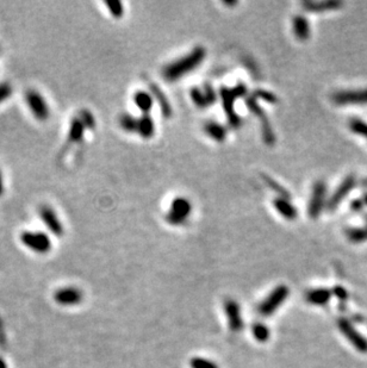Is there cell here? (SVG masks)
Returning <instances> with one entry per match:
<instances>
[{
    "label": "cell",
    "mask_w": 367,
    "mask_h": 368,
    "mask_svg": "<svg viewBox=\"0 0 367 368\" xmlns=\"http://www.w3.org/2000/svg\"><path fill=\"white\" fill-rule=\"evenodd\" d=\"M206 56V50L203 47H196L180 59L173 61L163 68V75L167 81H175L181 79L184 75L195 71L203 62Z\"/></svg>",
    "instance_id": "obj_1"
},
{
    "label": "cell",
    "mask_w": 367,
    "mask_h": 368,
    "mask_svg": "<svg viewBox=\"0 0 367 368\" xmlns=\"http://www.w3.org/2000/svg\"><path fill=\"white\" fill-rule=\"evenodd\" d=\"M19 240L29 250L40 255L48 254L53 248V242L44 231L25 230L19 235Z\"/></svg>",
    "instance_id": "obj_2"
},
{
    "label": "cell",
    "mask_w": 367,
    "mask_h": 368,
    "mask_svg": "<svg viewBox=\"0 0 367 368\" xmlns=\"http://www.w3.org/2000/svg\"><path fill=\"white\" fill-rule=\"evenodd\" d=\"M24 98L29 111L34 116V118L40 122H45L50 118V109H49L47 100L37 89L29 88L25 92Z\"/></svg>",
    "instance_id": "obj_3"
},
{
    "label": "cell",
    "mask_w": 367,
    "mask_h": 368,
    "mask_svg": "<svg viewBox=\"0 0 367 368\" xmlns=\"http://www.w3.org/2000/svg\"><path fill=\"white\" fill-rule=\"evenodd\" d=\"M288 295V288L285 285H279L267 295V298L259 305L258 312L264 317L272 316L284 303Z\"/></svg>",
    "instance_id": "obj_4"
},
{
    "label": "cell",
    "mask_w": 367,
    "mask_h": 368,
    "mask_svg": "<svg viewBox=\"0 0 367 368\" xmlns=\"http://www.w3.org/2000/svg\"><path fill=\"white\" fill-rule=\"evenodd\" d=\"M192 211V205L184 197H177L173 199L169 211L166 214V222L172 225H180L186 222L187 217Z\"/></svg>",
    "instance_id": "obj_5"
},
{
    "label": "cell",
    "mask_w": 367,
    "mask_h": 368,
    "mask_svg": "<svg viewBox=\"0 0 367 368\" xmlns=\"http://www.w3.org/2000/svg\"><path fill=\"white\" fill-rule=\"evenodd\" d=\"M39 217L41 222L45 225V228L50 231L54 236L62 237L65 234V227L60 217L57 216L56 211L49 205H41L39 207Z\"/></svg>",
    "instance_id": "obj_6"
},
{
    "label": "cell",
    "mask_w": 367,
    "mask_h": 368,
    "mask_svg": "<svg viewBox=\"0 0 367 368\" xmlns=\"http://www.w3.org/2000/svg\"><path fill=\"white\" fill-rule=\"evenodd\" d=\"M326 185L323 180H319L315 182L313 187V193H311L310 202L308 205V214L311 218H317L322 212L323 206L326 203Z\"/></svg>",
    "instance_id": "obj_7"
},
{
    "label": "cell",
    "mask_w": 367,
    "mask_h": 368,
    "mask_svg": "<svg viewBox=\"0 0 367 368\" xmlns=\"http://www.w3.org/2000/svg\"><path fill=\"white\" fill-rule=\"evenodd\" d=\"M219 97H221L222 100V107H223L225 115H227V120L228 123L231 127L234 129H238V127L241 125V118L240 116L235 112V109H234V104H235V97H234L233 92H231V88L229 87H221L219 89Z\"/></svg>",
    "instance_id": "obj_8"
},
{
    "label": "cell",
    "mask_w": 367,
    "mask_h": 368,
    "mask_svg": "<svg viewBox=\"0 0 367 368\" xmlns=\"http://www.w3.org/2000/svg\"><path fill=\"white\" fill-rule=\"evenodd\" d=\"M337 326L343 336L348 338V341L361 353H367V340L354 328L353 324L346 318H340L337 321Z\"/></svg>",
    "instance_id": "obj_9"
},
{
    "label": "cell",
    "mask_w": 367,
    "mask_h": 368,
    "mask_svg": "<svg viewBox=\"0 0 367 368\" xmlns=\"http://www.w3.org/2000/svg\"><path fill=\"white\" fill-rule=\"evenodd\" d=\"M331 100L337 105L349 104H367V88L364 89H343L331 95Z\"/></svg>",
    "instance_id": "obj_10"
},
{
    "label": "cell",
    "mask_w": 367,
    "mask_h": 368,
    "mask_svg": "<svg viewBox=\"0 0 367 368\" xmlns=\"http://www.w3.org/2000/svg\"><path fill=\"white\" fill-rule=\"evenodd\" d=\"M355 182H357V180H355L354 175H347L346 178L343 179L342 182L339 185V187L334 191V193L331 194L328 203H326V208H328L330 212H333L335 208L343 202V199L351 193V191L353 190L355 186Z\"/></svg>",
    "instance_id": "obj_11"
},
{
    "label": "cell",
    "mask_w": 367,
    "mask_h": 368,
    "mask_svg": "<svg viewBox=\"0 0 367 368\" xmlns=\"http://www.w3.org/2000/svg\"><path fill=\"white\" fill-rule=\"evenodd\" d=\"M54 300L61 306H75L83 300V293L75 286H67L55 292Z\"/></svg>",
    "instance_id": "obj_12"
},
{
    "label": "cell",
    "mask_w": 367,
    "mask_h": 368,
    "mask_svg": "<svg viewBox=\"0 0 367 368\" xmlns=\"http://www.w3.org/2000/svg\"><path fill=\"white\" fill-rule=\"evenodd\" d=\"M224 310L228 317V323L231 331L239 332L244 329V320L241 317V311H240V305L236 300L234 299H225L224 301Z\"/></svg>",
    "instance_id": "obj_13"
},
{
    "label": "cell",
    "mask_w": 367,
    "mask_h": 368,
    "mask_svg": "<svg viewBox=\"0 0 367 368\" xmlns=\"http://www.w3.org/2000/svg\"><path fill=\"white\" fill-rule=\"evenodd\" d=\"M302 5L308 12L322 13L326 11L337 10L342 6L343 2L340 0H305Z\"/></svg>",
    "instance_id": "obj_14"
},
{
    "label": "cell",
    "mask_w": 367,
    "mask_h": 368,
    "mask_svg": "<svg viewBox=\"0 0 367 368\" xmlns=\"http://www.w3.org/2000/svg\"><path fill=\"white\" fill-rule=\"evenodd\" d=\"M85 131L86 127L83 126L82 121L79 120L78 116L72 118V121L69 122L68 126V132H67V144L72 146V144H78L80 142H82L83 137H85Z\"/></svg>",
    "instance_id": "obj_15"
},
{
    "label": "cell",
    "mask_w": 367,
    "mask_h": 368,
    "mask_svg": "<svg viewBox=\"0 0 367 368\" xmlns=\"http://www.w3.org/2000/svg\"><path fill=\"white\" fill-rule=\"evenodd\" d=\"M148 86H149L150 92H152L153 98L157 99V101L159 103V106H160V110H161V112H163V117L164 118L172 117V115H173L172 106H170L169 100L167 99V97L164 95L163 89L159 87L157 83L152 82V81H148Z\"/></svg>",
    "instance_id": "obj_16"
},
{
    "label": "cell",
    "mask_w": 367,
    "mask_h": 368,
    "mask_svg": "<svg viewBox=\"0 0 367 368\" xmlns=\"http://www.w3.org/2000/svg\"><path fill=\"white\" fill-rule=\"evenodd\" d=\"M273 205L276 207V210L278 211V213L282 214L287 221H294L297 218V216H298V211H297L296 206L288 199L278 197V198L274 199Z\"/></svg>",
    "instance_id": "obj_17"
},
{
    "label": "cell",
    "mask_w": 367,
    "mask_h": 368,
    "mask_svg": "<svg viewBox=\"0 0 367 368\" xmlns=\"http://www.w3.org/2000/svg\"><path fill=\"white\" fill-rule=\"evenodd\" d=\"M292 28L294 36L298 41L304 42L310 37V24H309V20L302 14H297V16L293 17Z\"/></svg>",
    "instance_id": "obj_18"
},
{
    "label": "cell",
    "mask_w": 367,
    "mask_h": 368,
    "mask_svg": "<svg viewBox=\"0 0 367 368\" xmlns=\"http://www.w3.org/2000/svg\"><path fill=\"white\" fill-rule=\"evenodd\" d=\"M333 292L328 288H315L309 291L305 295V299L308 303L313 304V305L323 306L330 300Z\"/></svg>",
    "instance_id": "obj_19"
},
{
    "label": "cell",
    "mask_w": 367,
    "mask_h": 368,
    "mask_svg": "<svg viewBox=\"0 0 367 368\" xmlns=\"http://www.w3.org/2000/svg\"><path fill=\"white\" fill-rule=\"evenodd\" d=\"M134 104L136 107L142 112L143 115H148L153 107V103H154V98L153 95L148 93L147 91H137L134 94Z\"/></svg>",
    "instance_id": "obj_20"
},
{
    "label": "cell",
    "mask_w": 367,
    "mask_h": 368,
    "mask_svg": "<svg viewBox=\"0 0 367 368\" xmlns=\"http://www.w3.org/2000/svg\"><path fill=\"white\" fill-rule=\"evenodd\" d=\"M204 131L210 138L216 142H223L227 137V127L217 122H206L204 125Z\"/></svg>",
    "instance_id": "obj_21"
},
{
    "label": "cell",
    "mask_w": 367,
    "mask_h": 368,
    "mask_svg": "<svg viewBox=\"0 0 367 368\" xmlns=\"http://www.w3.org/2000/svg\"><path fill=\"white\" fill-rule=\"evenodd\" d=\"M137 134L141 137L146 138H152L155 134V124L153 118L149 115H142L138 118V124H137Z\"/></svg>",
    "instance_id": "obj_22"
},
{
    "label": "cell",
    "mask_w": 367,
    "mask_h": 368,
    "mask_svg": "<svg viewBox=\"0 0 367 368\" xmlns=\"http://www.w3.org/2000/svg\"><path fill=\"white\" fill-rule=\"evenodd\" d=\"M137 124L138 118L134 117L130 114H122L120 116V126L122 127L125 132L132 134V132H137Z\"/></svg>",
    "instance_id": "obj_23"
},
{
    "label": "cell",
    "mask_w": 367,
    "mask_h": 368,
    "mask_svg": "<svg viewBox=\"0 0 367 368\" xmlns=\"http://www.w3.org/2000/svg\"><path fill=\"white\" fill-rule=\"evenodd\" d=\"M347 239L353 243H361L367 241V227L349 228L346 230Z\"/></svg>",
    "instance_id": "obj_24"
},
{
    "label": "cell",
    "mask_w": 367,
    "mask_h": 368,
    "mask_svg": "<svg viewBox=\"0 0 367 368\" xmlns=\"http://www.w3.org/2000/svg\"><path fill=\"white\" fill-rule=\"evenodd\" d=\"M262 179H264L265 184L267 185L268 187L271 188V190H273L274 192H276L278 196L280 197V198H285V199H290L291 194L287 192V190L283 186V185H280L279 182H277L276 180H274L273 178H271L270 175H266V174H262Z\"/></svg>",
    "instance_id": "obj_25"
},
{
    "label": "cell",
    "mask_w": 367,
    "mask_h": 368,
    "mask_svg": "<svg viewBox=\"0 0 367 368\" xmlns=\"http://www.w3.org/2000/svg\"><path fill=\"white\" fill-rule=\"evenodd\" d=\"M261 132H262V140L267 146H273L276 143V134L273 131L272 124L270 123L268 118L261 121Z\"/></svg>",
    "instance_id": "obj_26"
},
{
    "label": "cell",
    "mask_w": 367,
    "mask_h": 368,
    "mask_svg": "<svg viewBox=\"0 0 367 368\" xmlns=\"http://www.w3.org/2000/svg\"><path fill=\"white\" fill-rule=\"evenodd\" d=\"M245 105H247L248 110H249L254 116H256L260 121L267 118V116L265 114V110L259 105L258 101H256V99L253 95H248V97L245 98Z\"/></svg>",
    "instance_id": "obj_27"
},
{
    "label": "cell",
    "mask_w": 367,
    "mask_h": 368,
    "mask_svg": "<svg viewBox=\"0 0 367 368\" xmlns=\"http://www.w3.org/2000/svg\"><path fill=\"white\" fill-rule=\"evenodd\" d=\"M78 117L82 121L83 126L86 127V130H94L95 125H97V121H95L93 114L87 109H82L78 112Z\"/></svg>",
    "instance_id": "obj_28"
},
{
    "label": "cell",
    "mask_w": 367,
    "mask_h": 368,
    "mask_svg": "<svg viewBox=\"0 0 367 368\" xmlns=\"http://www.w3.org/2000/svg\"><path fill=\"white\" fill-rule=\"evenodd\" d=\"M252 331L254 337H255L259 342H261V343L270 338V330H268V328L264 323H260V322L254 323L252 327Z\"/></svg>",
    "instance_id": "obj_29"
},
{
    "label": "cell",
    "mask_w": 367,
    "mask_h": 368,
    "mask_svg": "<svg viewBox=\"0 0 367 368\" xmlns=\"http://www.w3.org/2000/svg\"><path fill=\"white\" fill-rule=\"evenodd\" d=\"M190 97H191V99H192L193 104H195L196 106H198L199 109H205V107L209 106L206 103V99H205L203 89H201L199 87L191 88Z\"/></svg>",
    "instance_id": "obj_30"
},
{
    "label": "cell",
    "mask_w": 367,
    "mask_h": 368,
    "mask_svg": "<svg viewBox=\"0 0 367 368\" xmlns=\"http://www.w3.org/2000/svg\"><path fill=\"white\" fill-rule=\"evenodd\" d=\"M349 129L354 132V134L363 136V137L367 138V123L364 121L358 120V118H353V120L349 121Z\"/></svg>",
    "instance_id": "obj_31"
},
{
    "label": "cell",
    "mask_w": 367,
    "mask_h": 368,
    "mask_svg": "<svg viewBox=\"0 0 367 368\" xmlns=\"http://www.w3.org/2000/svg\"><path fill=\"white\" fill-rule=\"evenodd\" d=\"M252 95L255 98V99H261V100L266 101V103H271V104L278 103V98H277V95L272 93V92L267 91V89H261V88L255 89Z\"/></svg>",
    "instance_id": "obj_32"
},
{
    "label": "cell",
    "mask_w": 367,
    "mask_h": 368,
    "mask_svg": "<svg viewBox=\"0 0 367 368\" xmlns=\"http://www.w3.org/2000/svg\"><path fill=\"white\" fill-rule=\"evenodd\" d=\"M105 6L114 18H121L124 14L123 2L121 1H105Z\"/></svg>",
    "instance_id": "obj_33"
},
{
    "label": "cell",
    "mask_w": 367,
    "mask_h": 368,
    "mask_svg": "<svg viewBox=\"0 0 367 368\" xmlns=\"http://www.w3.org/2000/svg\"><path fill=\"white\" fill-rule=\"evenodd\" d=\"M191 368H218L215 362L204 358H193L190 361Z\"/></svg>",
    "instance_id": "obj_34"
},
{
    "label": "cell",
    "mask_w": 367,
    "mask_h": 368,
    "mask_svg": "<svg viewBox=\"0 0 367 368\" xmlns=\"http://www.w3.org/2000/svg\"><path fill=\"white\" fill-rule=\"evenodd\" d=\"M13 94V87L10 82L7 81H2L0 82V104L5 103L11 98Z\"/></svg>",
    "instance_id": "obj_35"
},
{
    "label": "cell",
    "mask_w": 367,
    "mask_h": 368,
    "mask_svg": "<svg viewBox=\"0 0 367 368\" xmlns=\"http://www.w3.org/2000/svg\"><path fill=\"white\" fill-rule=\"evenodd\" d=\"M203 92L205 95V99H206V103L209 106H211L212 104H215L216 101H217L218 95L216 93L215 88H213L210 83H205L203 86Z\"/></svg>",
    "instance_id": "obj_36"
},
{
    "label": "cell",
    "mask_w": 367,
    "mask_h": 368,
    "mask_svg": "<svg viewBox=\"0 0 367 368\" xmlns=\"http://www.w3.org/2000/svg\"><path fill=\"white\" fill-rule=\"evenodd\" d=\"M231 92H233L234 97H235V99H239V98H247L248 95V91H247V86L245 85V83L240 82L238 83V85L235 86V87L231 88Z\"/></svg>",
    "instance_id": "obj_37"
},
{
    "label": "cell",
    "mask_w": 367,
    "mask_h": 368,
    "mask_svg": "<svg viewBox=\"0 0 367 368\" xmlns=\"http://www.w3.org/2000/svg\"><path fill=\"white\" fill-rule=\"evenodd\" d=\"M331 292H333V295H335V297H336L337 299H340L341 301L348 299V292H347V289L343 288L342 286H340V285L335 286V287L331 289Z\"/></svg>",
    "instance_id": "obj_38"
},
{
    "label": "cell",
    "mask_w": 367,
    "mask_h": 368,
    "mask_svg": "<svg viewBox=\"0 0 367 368\" xmlns=\"http://www.w3.org/2000/svg\"><path fill=\"white\" fill-rule=\"evenodd\" d=\"M364 205H365V203H364L363 199H354V201L351 203V208L354 212H359V211L363 210Z\"/></svg>",
    "instance_id": "obj_39"
},
{
    "label": "cell",
    "mask_w": 367,
    "mask_h": 368,
    "mask_svg": "<svg viewBox=\"0 0 367 368\" xmlns=\"http://www.w3.org/2000/svg\"><path fill=\"white\" fill-rule=\"evenodd\" d=\"M5 194V181H4V176H2V172L0 169V198Z\"/></svg>",
    "instance_id": "obj_40"
},
{
    "label": "cell",
    "mask_w": 367,
    "mask_h": 368,
    "mask_svg": "<svg viewBox=\"0 0 367 368\" xmlns=\"http://www.w3.org/2000/svg\"><path fill=\"white\" fill-rule=\"evenodd\" d=\"M0 368H8L6 361H5V359L1 358V356H0Z\"/></svg>",
    "instance_id": "obj_41"
},
{
    "label": "cell",
    "mask_w": 367,
    "mask_h": 368,
    "mask_svg": "<svg viewBox=\"0 0 367 368\" xmlns=\"http://www.w3.org/2000/svg\"><path fill=\"white\" fill-rule=\"evenodd\" d=\"M223 4L228 5V6H235V5H238V1H227V0H224Z\"/></svg>",
    "instance_id": "obj_42"
},
{
    "label": "cell",
    "mask_w": 367,
    "mask_h": 368,
    "mask_svg": "<svg viewBox=\"0 0 367 368\" xmlns=\"http://www.w3.org/2000/svg\"><path fill=\"white\" fill-rule=\"evenodd\" d=\"M363 201H364V203H365V204L367 205V193H365V196H364V199H363Z\"/></svg>",
    "instance_id": "obj_43"
},
{
    "label": "cell",
    "mask_w": 367,
    "mask_h": 368,
    "mask_svg": "<svg viewBox=\"0 0 367 368\" xmlns=\"http://www.w3.org/2000/svg\"><path fill=\"white\" fill-rule=\"evenodd\" d=\"M365 218H366V221H367V214H366V216H365Z\"/></svg>",
    "instance_id": "obj_44"
},
{
    "label": "cell",
    "mask_w": 367,
    "mask_h": 368,
    "mask_svg": "<svg viewBox=\"0 0 367 368\" xmlns=\"http://www.w3.org/2000/svg\"><path fill=\"white\" fill-rule=\"evenodd\" d=\"M0 51H1V49H0Z\"/></svg>",
    "instance_id": "obj_45"
}]
</instances>
